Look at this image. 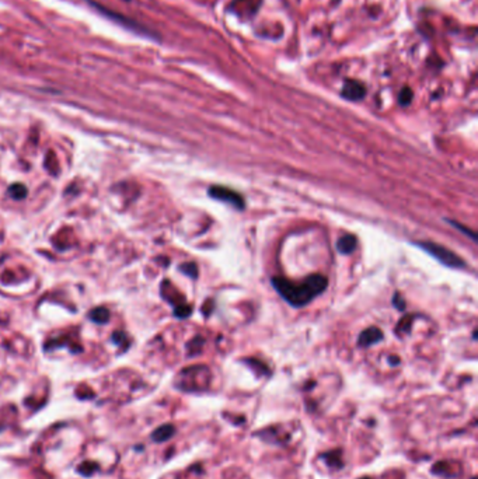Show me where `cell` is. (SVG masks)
<instances>
[{"label":"cell","instance_id":"6da1fadb","mask_svg":"<svg viewBox=\"0 0 478 479\" xmlns=\"http://www.w3.org/2000/svg\"><path fill=\"white\" fill-rule=\"evenodd\" d=\"M272 284L289 304L294 307H303L314 299L315 296L326 290L328 280L323 275H313L299 284L283 278H274Z\"/></svg>","mask_w":478,"mask_h":479},{"label":"cell","instance_id":"7a4b0ae2","mask_svg":"<svg viewBox=\"0 0 478 479\" xmlns=\"http://www.w3.org/2000/svg\"><path fill=\"white\" fill-rule=\"evenodd\" d=\"M424 251H426L428 254L434 256L435 259H438L442 264H445L446 267L450 268H462L464 267V262L460 256H457L456 254H453L450 250H447L445 247H442L439 244H435V243H421L418 244Z\"/></svg>","mask_w":478,"mask_h":479},{"label":"cell","instance_id":"3957f363","mask_svg":"<svg viewBox=\"0 0 478 479\" xmlns=\"http://www.w3.org/2000/svg\"><path fill=\"white\" fill-rule=\"evenodd\" d=\"M208 194H209V196H212L213 199L226 202V203L237 207V209H244V199L237 192L232 191V189H229L226 186H211Z\"/></svg>","mask_w":478,"mask_h":479},{"label":"cell","instance_id":"277c9868","mask_svg":"<svg viewBox=\"0 0 478 479\" xmlns=\"http://www.w3.org/2000/svg\"><path fill=\"white\" fill-rule=\"evenodd\" d=\"M366 94V88L360 82L356 80H348L343 87V97H345L349 101H359L362 100Z\"/></svg>","mask_w":478,"mask_h":479},{"label":"cell","instance_id":"5b68a950","mask_svg":"<svg viewBox=\"0 0 478 479\" xmlns=\"http://www.w3.org/2000/svg\"><path fill=\"white\" fill-rule=\"evenodd\" d=\"M92 5L94 6V7H97L98 10L101 11L103 14H105V16L109 17V18H112L114 21L121 22V24H122L124 27L132 28V30H135L136 33H139V31H145V28H142L141 26H138L136 22H133V21H132V20H129V18H126V17L120 16V14H117V13H114V11H109L108 9H105V7H103V6L97 5V3H92Z\"/></svg>","mask_w":478,"mask_h":479},{"label":"cell","instance_id":"8992f818","mask_svg":"<svg viewBox=\"0 0 478 479\" xmlns=\"http://www.w3.org/2000/svg\"><path fill=\"white\" fill-rule=\"evenodd\" d=\"M381 338H383V332L379 328H369V329H366V331L360 333L359 345L360 346H370V345L381 341Z\"/></svg>","mask_w":478,"mask_h":479},{"label":"cell","instance_id":"52a82bcc","mask_svg":"<svg viewBox=\"0 0 478 479\" xmlns=\"http://www.w3.org/2000/svg\"><path fill=\"white\" fill-rule=\"evenodd\" d=\"M356 247V237L351 234H347L338 240L337 248L341 254H351Z\"/></svg>","mask_w":478,"mask_h":479},{"label":"cell","instance_id":"ba28073f","mask_svg":"<svg viewBox=\"0 0 478 479\" xmlns=\"http://www.w3.org/2000/svg\"><path fill=\"white\" fill-rule=\"evenodd\" d=\"M88 317L96 324H107L109 321V311L105 307H97L88 313Z\"/></svg>","mask_w":478,"mask_h":479},{"label":"cell","instance_id":"9c48e42d","mask_svg":"<svg viewBox=\"0 0 478 479\" xmlns=\"http://www.w3.org/2000/svg\"><path fill=\"white\" fill-rule=\"evenodd\" d=\"M174 427L171 425H164L162 427H158L156 430L153 432L152 439L154 441H166L169 440L170 437L173 436Z\"/></svg>","mask_w":478,"mask_h":479},{"label":"cell","instance_id":"30bf717a","mask_svg":"<svg viewBox=\"0 0 478 479\" xmlns=\"http://www.w3.org/2000/svg\"><path fill=\"white\" fill-rule=\"evenodd\" d=\"M9 195L13 199H16V201H21V199H24L27 196V188L22 184H13L9 188Z\"/></svg>","mask_w":478,"mask_h":479},{"label":"cell","instance_id":"8fae6325","mask_svg":"<svg viewBox=\"0 0 478 479\" xmlns=\"http://www.w3.org/2000/svg\"><path fill=\"white\" fill-rule=\"evenodd\" d=\"M398 100H400V104H401V105H408V104L411 103V100H413V91L408 87H404L401 90V93H400Z\"/></svg>","mask_w":478,"mask_h":479},{"label":"cell","instance_id":"7c38bea8","mask_svg":"<svg viewBox=\"0 0 478 479\" xmlns=\"http://www.w3.org/2000/svg\"><path fill=\"white\" fill-rule=\"evenodd\" d=\"M174 314L179 318H185V317H188L191 314V308L188 305H178L175 311H174Z\"/></svg>","mask_w":478,"mask_h":479},{"label":"cell","instance_id":"4fadbf2b","mask_svg":"<svg viewBox=\"0 0 478 479\" xmlns=\"http://www.w3.org/2000/svg\"><path fill=\"white\" fill-rule=\"evenodd\" d=\"M183 272H185L187 275H190V276H196V267L194 264H187V265H183V267L179 268Z\"/></svg>","mask_w":478,"mask_h":479},{"label":"cell","instance_id":"5bb4252c","mask_svg":"<svg viewBox=\"0 0 478 479\" xmlns=\"http://www.w3.org/2000/svg\"><path fill=\"white\" fill-rule=\"evenodd\" d=\"M450 223L453 224L454 227H457V229L460 230V231H463V233H464L466 235H470V238L473 240V241H475V238H477V237H475V234H474L473 231H470V230H466V227H463V226H460L459 223H454V222H450Z\"/></svg>","mask_w":478,"mask_h":479}]
</instances>
